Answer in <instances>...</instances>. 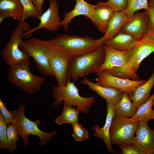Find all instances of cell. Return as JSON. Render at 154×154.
<instances>
[{
	"instance_id": "obj_14",
	"label": "cell",
	"mask_w": 154,
	"mask_h": 154,
	"mask_svg": "<svg viewBox=\"0 0 154 154\" xmlns=\"http://www.w3.org/2000/svg\"><path fill=\"white\" fill-rule=\"evenodd\" d=\"M148 122L139 121L133 144L139 147L145 154H154V129L150 128Z\"/></svg>"
},
{
	"instance_id": "obj_31",
	"label": "cell",
	"mask_w": 154,
	"mask_h": 154,
	"mask_svg": "<svg viewBox=\"0 0 154 154\" xmlns=\"http://www.w3.org/2000/svg\"><path fill=\"white\" fill-rule=\"evenodd\" d=\"M7 126L4 118L0 113V148L8 149Z\"/></svg>"
},
{
	"instance_id": "obj_5",
	"label": "cell",
	"mask_w": 154,
	"mask_h": 154,
	"mask_svg": "<svg viewBox=\"0 0 154 154\" xmlns=\"http://www.w3.org/2000/svg\"><path fill=\"white\" fill-rule=\"evenodd\" d=\"M25 19H23L18 21L16 27L12 32L10 38L1 52L2 59L10 67L19 65L30 57L19 48L23 41V32H28L31 30L29 23Z\"/></svg>"
},
{
	"instance_id": "obj_24",
	"label": "cell",
	"mask_w": 154,
	"mask_h": 154,
	"mask_svg": "<svg viewBox=\"0 0 154 154\" xmlns=\"http://www.w3.org/2000/svg\"><path fill=\"white\" fill-rule=\"evenodd\" d=\"M0 12L7 14L18 21L24 19L23 10L19 0H0Z\"/></svg>"
},
{
	"instance_id": "obj_17",
	"label": "cell",
	"mask_w": 154,
	"mask_h": 154,
	"mask_svg": "<svg viewBox=\"0 0 154 154\" xmlns=\"http://www.w3.org/2000/svg\"><path fill=\"white\" fill-rule=\"evenodd\" d=\"M107 114L104 126L101 128L96 125L92 127V130L94 131L93 135L95 137L102 139L108 151L110 153L114 154L115 151L112 146L109 132L112 120L116 114L114 105L108 102H107Z\"/></svg>"
},
{
	"instance_id": "obj_30",
	"label": "cell",
	"mask_w": 154,
	"mask_h": 154,
	"mask_svg": "<svg viewBox=\"0 0 154 154\" xmlns=\"http://www.w3.org/2000/svg\"><path fill=\"white\" fill-rule=\"evenodd\" d=\"M73 130L72 136L76 142H81L89 137V132L78 121L73 122L70 124Z\"/></svg>"
},
{
	"instance_id": "obj_16",
	"label": "cell",
	"mask_w": 154,
	"mask_h": 154,
	"mask_svg": "<svg viewBox=\"0 0 154 154\" xmlns=\"http://www.w3.org/2000/svg\"><path fill=\"white\" fill-rule=\"evenodd\" d=\"M114 12L110 7L104 4L102 2H98L94 5L91 20L99 30L104 34Z\"/></svg>"
},
{
	"instance_id": "obj_2",
	"label": "cell",
	"mask_w": 154,
	"mask_h": 154,
	"mask_svg": "<svg viewBox=\"0 0 154 154\" xmlns=\"http://www.w3.org/2000/svg\"><path fill=\"white\" fill-rule=\"evenodd\" d=\"M26 105L21 102L18 108L10 111L14 118L18 131L19 135L23 141L24 146L27 147L29 141L30 135L38 136L40 139L39 146L47 144L58 133V131L46 132L39 129L38 125L42 123L40 119L33 121L27 118L24 113Z\"/></svg>"
},
{
	"instance_id": "obj_12",
	"label": "cell",
	"mask_w": 154,
	"mask_h": 154,
	"mask_svg": "<svg viewBox=\"0 0 154 154\" xmlns=\"http://www.w3.org/2000/svg\"><path fill=\"white\" fill-rule=\"evenodd\" d=\"M57 0H48V8L39 17L40 23L36 27L22 34L23 37L30 36L33 33L38 29L44 28L52 32H55L61 26L59 16V7Z\"/></svg>"
},
{
	"instance_id": "obj_11",
	"label": "cell",
	"mask_w": 154,
	"mask_h": 154,
	"mask_svg": "<svg viewBox=\"0 0 154 154\" xmlns=\"http://www.w3.org/2000/svg\"><path fill=\"white\" fill-rule=\"evenodd\" d=\"M96 83L102 86L113 87L125 92L129 96L133 94L135 88L145 82V80H133L124 79L114 76L108 70L100 71L97 73Z\"/></svg>"
},
{
	"instance_id": "obj_33",
	"label": "cell",
	"mask_w": 154,
	"mask_h": 154,
	"mask_svg": "<svg viewBox=\"0 0 154 154\" xmlns=\"http://www.w3.org/2000/svg\"><path fill=\"white\" fill-rule=\"evenodd\" d=\"M102 3L111 7L115 11H123L127 5V0H108Z\"/></svg>"
},
{
	"instance_id": "obj_10",
	"label": "cell",
	"mask_w": 154,
	"mask_h": 154,
	"mask_svg": "<svg viewBox=\"0 0 154 154\" xmlns=\"http://www.w3.org/2000/svg\"><path fill=\"white\" fill-rule=\"evenodd\" d=\"M71 57L62 48L52 45L50 59L54 77L59 86H64L67 82L68 71Z\"/></svg>"
},
{
	"instance_id": "obj_34",
	"label": "cell",
	"mask_w": 154,
	"mask_h": 154,
	"mask_svg": "<svg viewBox=\"0 0 154 154\" xmlns=\"http://www.w3.org/2000/svg\"><path fill=\"white\" fill-rule=\"evenodd\" d=\"M0 113L3 117L7 126L15 122L13 117L11 113L7 110L5 104L3 102L1 98L0 99Z\"/></svg>"
},
{
	"instance_id": "obj_32",
	"label": "cell",
	"mask_w": 154,
	"mask_h": 154,
	"mask_svg": "<svg viewBox=\"0 0 154 154\" xmlns=\"http://www.w3.org/2000/svg\"><path fill=\"white\" fill-rule=\"evenodd\" d=\"M148 17V31L154 35V0L148 1V8L145 10Z\"/></svg>"
},
{
	"instance_id": "obj_9",
	"label": "cell",
	"mask_w": 154,
	"mask_h": 154,
	"mask_svg": "<svg viewBox=\"0 0 154 154\" xmlns=\"http://www.w3.org/2000/svg\"><path fill=\"white\" fill-rule=\"evenodd\" d=\"M139 123V121H132L130 118L116 114L112 120L109 132L112 145L133 144Z\"/></svg>"
},
{
	"instance_id": "obj_23",
	"label": "cell",
	"mask_w": 154,
	"mask_h": 154,
	"mask_svg": "<svg viewBox=\"0 0 154 154\" xmlns=\"http://www.w3.org/2000/svg\"><path fill=\"white\" fill-rule=\"evenodd\" d=\"M114 106L116 115L130 118L133 116L137 109L129 95L125 92H121L119 99Z\"/></svg>"
},
{
	"instance_id": "obj_27",
	"label": "cell",
	"mask_w": 154,
	"mask_h": 154,
	"mask_svg": "<svg viewBox=\"0 0 154 154\" xmlns=\"http://www.w3.org/2000/svg\"><path fill=\"white\" fill-rule=\"evenodd\" d=\"M18 131L14 122L10 124L7 127V136L8 141V150L13 153L17 146V142L19 140L18 137Z\"/></svg>"
},
{
	"instance_id": "obj_28",
	"label": "cell",
	"mask_w": 154,
	"mask_h": 154,
	"mask_svg": "<svg viewBox=\"0 0 154 154\" xmlns=\"http://www.w3.org/2000/svg\"><path fill=\"white\" fill-rule=\"evenodd\" d=\"M127 5L122 12L129 18L139 9H147L148 8V0H127Z\"/></svg>"
},
{
	"instance_id": "obj_6",
	"label": "cell",
	"mask_w": 154,
	"mask_h": 154,
	"mask_svg": "<svg viewBox=\"0 0 154 154\" xmlns=\"http://www.w3.org/2000/svg\"><path fill=\"white\" fill-rule=\"evenodd\" d=\"M29 64V58L19 65L10 67L7 78L10 83L32 94L40 91L46 80L33 74L30 70Z\"/></svg>"
},
{
	"instance_id": "obj_21",
	"label": "cell",
	"mask_w": 154,
	"mask_h": 154,
	"mask_svg": "<svg viewBox=\"0 0 154 154\" xmlns=\"http://www.w3.org/2000/svg\"><path fill=\"white\" fill-rule=\"evenodd\" d=\"M154 86V70L149 78L146 82L138 86L129 98L137 108L149 98L150 92Z\"/></svg>"
},
{
	"instance_id": "obj_8",
	"label": "cell",
	"mask_w": 154,
	"mask_h": 154,
	"mask_svg": "<svg viewBox=\"0 0 154 154\" xmlns=\"http://www.w3.org/2000/svg\"><path fill=\"white\" fill-rule=\"evenodd\" d=\"M52 45L63 48L71 56L94 50L103 44L87 35L78 36L66 34L59 35L49 40Z\"/></svg>"
},
{
	"instance_id": "obj_35",
	"label": "cell",
	"mask_w": 154,
	"mask_h": 154,
	"mask_svg": "<svg viewBox=\"0 0 154 154\" xmlns=\"http://www.w3.org/2000/svg\"><path fill=\"white\" fill-rule=\"evenodd\" d=\"M119 146L123 154H145L141 148L133 144Z\"/></svg>"
},
{
	"instance_id": "obj_4",
	"label": "cell",
	"mask_w": 154,
	"mask_h": 154,
	"mask_svg": "<svg viewBox=\"0 0 154 154\" xmlns=\"http://www.w3.org/2000/svg\"><path fill=\"white\" fill-rule=\"evenodd\" d=\"M70 79L68 78L66 84L64 86L57 85L52 86V96L54 100L53 107L60 105L63 101L68 104L76 106L82 113L88 114L90 108L95 102V97L81 96L74 83L70 82Z\"/></svg>"
},
{
	"instance_id": "obj_22",
	"label": "cell",
	"mask_w": 154,
	"mask_h": 154,
	"mask_svg": "<svg viewBox=\"0 0 154 154\" xmlns=\"http://www.w3.org/2000/svg\"><path fill=\"white\" fill-rule=\"evenodd\" d=\"M137 40L130 35L120 31L104 44L117 50L129 51L136 44Z\"/></svg>"
},
{
	"instance_id": "obj_18",
	"label": "cell",
	"mask_w": 154,
	"mask_h": 154,
	"mask_svg": "<svg viewBox=\"0 0 154 154\" xmlns=\"http://www.w3.org/2000/svg\"><path fill=\"white\" fill-rule=\"evenodd\" d=\"M76 3L74 9L64 14L63 19L61 20V25L64 28L65 31H68L69 24L72 20L76 16L83 15L91 19L94 5L88 3L84 0H76Z\"/></svg>"
},
{
	"instance_id": "obj_29",
	"label": "cell",
	"mask_w": 154,
	"mask_h": 154,
	"mask_svg": "<svg viewBox=\"0 0 154 154\" xmlns=\"http://www.w3.org/2000/svg\"><path fill=\"white\" fill-rule=\"evenodd\" d=\"M22 6L23 18H38L41 15L34 5L32 0H19Z\"/></svg>"
},
{
	"instance_id": "obj_7",
	"label": "cell",
	"mask_w": 154,
	"mask_h": 154,
	"mask_svg": "<svg viewBox=\"0 0 154 154\" xmlns=\"http://www.w3.org/2000/svg\"><path fill=\"white\" fill-rule=\"evenodd\" d=\"M128 51V64L122 68L132 80H139L137 72L145 58L154 52V35L148 32L140 38Z\"/></svg>"
},
{
	"instance_id": "obj_26",
	"label": "cell",
	"mask_w": 154,
	"mask_h": 154,
	"mask_svg": "<svg viewBox=\"0 0 154 154\" xmlns=\"http://www.w3.org/2000/svg\"><path fill=\"white\" fill-rule=\"evenodd\" d=\"M64 102L63 111L61 114L55 119V123L60 125L71 123L78 121V115L80 111L78 108Z\"/></svg>"
},
{
	"instance_id": "obj_3",
	"label": "cell",
	"mask_w": 154,
	"mask_h": 154,
	"mask_svg": "<svg viewBox=\"0 0 154 154\" xmlns=\"http://www.w3.org/2000/svg\"><path fill=\"white\" fill-rule=\"evenodd\" d=\"M52 46L49 40L34 37L23 41L20 45L21 50L33 58L38 69L44 76H54L50 59Z\"/></svg>"
},
{
	"instance_id": "obj_39",
	"label": "cell",
	"mask_w": 154,
	"mask_h": 154,
	"mask_svg": "<svg viewBox=\"0 0 154 154\" xmlns=\"http://www.w3.org/2000/svg\"></svg>"
},
{
	"instance_id": "obj_20",
	"label": "cell",
	"mask_w": 154,
	"mask_h": 154,
	"mask_svg": "<svg viewBox=\"0 0 154 154\" xmlns=\"http://www.w3.org/2000/svg\"><path fill=\"white\" fill-rule=\"evenodd\" d=\"M126 15L122 11H115L108 25L104 36L96 39L98 43L103 44L112 38L120 31L123 26L127 19Z\"/></svg>"
},
{
	"instance_id": "obj_13",
	"label": "cell",
	"mask_w": 154,
	"mask_h": 154,
	"mask_svg": "<svg viewBox=\"0 0 154 154\" xmlns=\"http://www.w3.org/2000/svg\"><path fill=\"white\" fill-rule=\"evenodd\" d=\"M148 16L145 12L135 13L133 16L127 18L120 31L139 40L148 32Z\"/></svg>"
},
{
	"instance_id": "obj_19",
	"label": "cell",
	"mask_w": 154,
	"mask_h": 154,
	"mask_svg": "<svg viewBox=\"0 0 154 154\" xmlns=\"http://www.w3.org/2000/svg\"><path fill=\"white\" fill-rule=\"evenodd\" d=\"M81 83L86 85L89 89L105 99L107 102L114 105L118 100L122 92L119 90L115 88L101 86L90 81L85 76L84 77Z\"/></svg>"
},
{
	"instance_id": "obj_1",
	"label": "cell",
	"mask_w": 154,
	"mask_h": 154,
	"mask_svg": "<svg viewBox=\"0 0 154 154\" xmlns=\"http://www.w3.org/2000/svg\"><path fill=\"white\" fill-rule=\"evenodd\" d=\"M102 44L96 49L71 57L68 71V77L75 81L81 77L97 73L103 64L106 52Z\"/></svg>"
},
{
	"instance_id": "obj_15",
	"label": "cell",
	"mask_w": 154,
	"mask_h": 154,
	"mask_svg": "<svg viewBox=\"0 0 154 154\" xmlns=\"http://www.w3.org/2000/svg\"><path fill=\"white\" fill-rule=\"evenodd\" d=\"M104 46L106 52V57L98 72L115 67H123L128 64L129 59L128 51L117 50L106 44H104Z\"/></svg>"
},
{
	"instance_id": "obj_36",
	"label": "cell",
	"mask_w": 154,
	"mask_h": 154,
	"mask_svg": "<svg viewBox=\"0 0 154 154\" xmlns=\"http://www.w3.org/2000/svg\"><path fill=\"white\" fill-rule=\"evenodd\" d=\"M108 70L111 74L116 77L124 79H130L122 67H115Z\"/></svg>"
},
{
	"instance_id": "obj_37",
	"label": "cell",
	"mask_w": 154,
	"mask_h": 154,
	"mask_svg": "<svg viewBox=\"0 0 154 154\" xmlns=\"http://www.w3.org/2000/svg\"><path fill=\"white\" fill-rule=\"evenodd\" d=\"M32 1L36 9L41 15L43 13L42 7L44 0H32Z\"/></svg>"
},
{
	"instance_id": "obj_38",
	"label": "cell",
	"mask_w": 154,
	"mask_h": 154,
	"mask_svg": "<svg viewBox=\"0 0 154 154\" xmlns=\"http://www.w3.org/2000/svg\"><path fill=\"white\" fill-rule=\"evenodd\" d=\"M57 0L58 1H60V0Z\"/></svg>"
},
{
	"instance_id": "obj_25",
	"label": "cell",
	"mask_w": 154,
	"mask_h": 154,
	"mask_svg": "<svg viewBox=\"0 0 154 154\" xmlns=\"http://www.w3.org/2000/svg\"><path fill=\"white\" fill-rule=\"evenodd\" d=\"M154 104V92L149 98L138 107L136 112L130 120L135 121H144L148 122L154 118V110L152 109Z\"/></svg>"
}]
</instances>
